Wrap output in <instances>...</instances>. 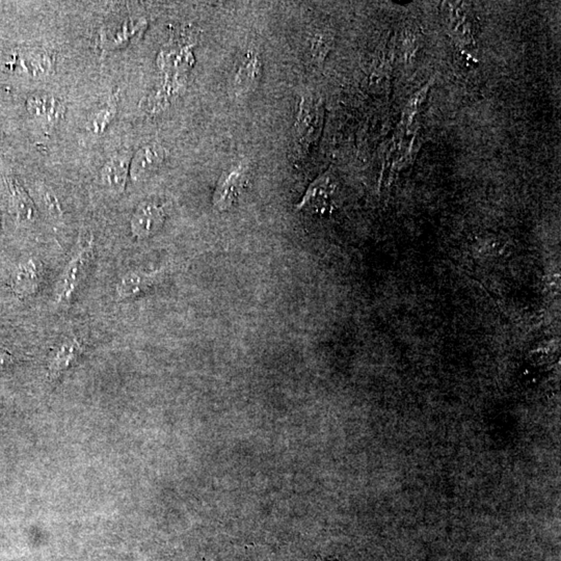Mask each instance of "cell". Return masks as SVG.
Here are the masks:
<instances>
[{
	"mask_svg": "<svg viewBox=\"0 0 561 561\" xmlns=\"http://www.w3.org/2000/svg\"><path fill=\"white\" fill-rule=\"evenodd\" d=\"M93 253V239L79 247L64 268L56 291V303L66 305L72 301L81 280L87 274Z\"/></svg>",
	"mask_w": 561,
	"mask_h": 561,
	"instance_id": "obj_1",
	"label": "cell"
},
{
	"mask_svg": "<svg viewBox=\"0 0 561 561\" xmlns=\"http://www.w3.org/2000/svg\"><path fill=\"white\" fill-rule=\"evenodd\" d=\"M12 362H14V357H12V353L6 350L0 351V369L8 367L10 364H12Z\"/></svg>",
	"mask_w": 561,
	"mask_h": 561,
	"instance_id": "obj_16",
	"label": "cell"
},
{
	"mask_svg": "<svg viewBox=\"0 0 561 561\" xmlns=\"http://www.w3.org/2000/svg\"><path fill=\"white\" fill-rule=\"evenodd\" d=\"M166 153L161 145L148 143L137 151L130 162L129 175L133 180L143 178L159 168L163 162Z\"/></svg>",
	"mask_w": 561,
	"mask_h": 561,
	"instance_id": "obj_4",
	"label": "cell"
},
{
	"mask_svg": "<svg viewBox=\"0 0 561 561\" xmlns=\"http://www.w3.org/2000/svg\"><path fill=\"white\" fill-rule=\"evenodd\" d=\"M261 74V62L256 52L249 51L241 58L235 73L234 87L238 93L253 91Z\"/></svg>",
	"mask_w": 561,
	"mask_h": 561,
	"instance_id": "obj_8",
	"label": "cell"
},
{
	"mask_svg": "<svg viewBox=\"0 0 561 561\" xmlns=\"http://www.w3.org/2000/svg\"><path fill=\"white\" fill-rule=\"evenodd\" d=\"M130 162L126 156H116L108 160L100 172L102 185L110 193H121L126 187Z\"/></svg>",
	"mask_w": 561,
	"mask_h": 561,
	"instance_id": "obj_7",
	"label": "cell"
},
{
	"mask_svg": "<svg viewBox=\"0 0 561 561\" xmlns=\"http://www.w3.org/2000/svg\"><path fill=\"white\" fill-rule=\"evenodd\" d=\"M166 211L153 202L141 203L131 217V232L137 238H148L155 234L163 224Z\"/></svg>",
	"mask_w": 561,
	"mask_h": 561,
	"instance_id": "obj_2",
	"label": "cell"
},
{
	"mask_svg": "<svg viewBox=\"0 0 561 561\" xmlns=\"http://www.w3.org/2000/svg\"><path fill=\"white\" fill-rule=\"evenodd\" d=\"M116 114L114 106H107L103 109L99 110L97 114L93 116L91 121V129L95 133H100L105 129V127L112 122Z\"/></svg>",
	"mask_w": 561,
	"mask_h": 561,
	"instance_id": "obj_14",
	"label": "cell"
},
{
	"mask_svg": "<svg viewBox=\"0 0 561 561\" xmlns=\"http://www.w3.org/2000/svg\"><path fill=\"white\" fill-rule=\"evenodd\" d=\"M243 172V166L238 164L222 175L213 195V205L216 209H229L236 201L242 187Z\"/></svg>",
	"mask_w": 561,
	"mask_h": 561,
	"instance_id": "obj_3",
	"label": "cell"
},
{
	"mask_svg": "<svg viewBox=\"0 0 561 561\" xmlns=\"http://www.w3.org/2000/svg\"><path fill=\"white\" fill-rule=\"evenodd\" d=\"M84 350L82 341L78 338L66 339L56 349L49 365V373L51 377H56L66 371Z\"/></svg>",
	"mask_w": 561,
	"mask_h": 561,
	"instance_id": "obj_10",
	"label": "cell"
},
{
	"mask_svg": "<svg viewBox=\"0 0 561 561\" xmlns=\"http://www.w3.org/2000/svg\"><path fill=\"white\" fill-rule=\"evenodd\" d=\"M27 109L33 116L47 123L58 122L64 118L66 107L57 98L48 93H37L27 100Z\"/></svg>",
	"mask_w": 561,
	"mask_h": 561,
	"instance_id": "obj_9",
	"label": "cell"
},
{
	"mask_svg": "<svg viewBox=\"0 0 561 561\" xmlns=\"http://www.w3.org/2000/svg\"><path fill=\"white\" fill-rule=\"evenodd\" d=\"M41 283L39 268L35 260H27L24 263H21L12 274L10 280V287L12 292L17 296L23 297L30 296L35 294L39 289Z\"/></svg>",
	"mask_w": 561,
	"mask_h": 561,
	"instance_id": "obj_6",
	"label": "cell"
},
{
	"mask_svg": "<svg viewBox=\"0 0 561 561\" xmlns=\"http://www.w3.org/2000/svg\"><path fill=\"white\" fill-rule=\"evenodd\" d=\"M6 181L12 195V206L19 220L23 222H35L37 217V211L26 191L15 179L8 178Z\"/></svg>",
	"mask_w": 561,
	"mask_h": 561,
	"instance_id": "obj_13",
	"label": "cell"
},
{
	"mask_svg": "<svg viewBox=\"0 0 561 561\" xmlns=\"http://www.w3.org/2000/svg\"><path fill=\"white\" fill-rule=\"evenodd\" d=\"M161 271L162 270L127 272L116 284V296L120 301H124L141 294L157 282Z\"/></svg>",
	"mask_w": 561,
	"mask_h": 561,
	"instance_id": "obj_5",
	"label": "cell"
},
{
	"mask_svg": "<svg viewBox=\"0 0 561 561\" xmlns=\"http://www.w3.org/2000/svg\"><path fill=\"white\" fill-rule=\"evenodd\" d=\"M42 197H43L44 204H45L46 210L48 214L51 215L53 218H60L62 216V206L56 197L55 193L51 189L45 187L43 193H42Z\"/></svg>",
	"mask_w": 561,
	"mask_h": 561,
	"instance_id": "obj_15",
	"label": "cell"
},
{
	"mask_svg": "<svg viewBox=\"0 0 561 561\" xmlns=\"http://www.w3.org/2000/svg\"><path fill=\"white\" fill-rule=\"evenodd\" d=\"M308 96L301 98L299 103V112H297L296 122H295V133L299 137V141L303 143V147H308L311 141L312 136L315 134V128L317 127L316 121L318 116L315 106L312 105Z\"/></svg>",
	"mask_w": 561,
	"mask_h": 561,
	"instance_id": "obj_11",
	"label": "cell"
},
{
	"mask_svg": "<svg viewBox=\"0 0 561 561\" xmlns=\"http://www.w3.org/2000/svg\"><path fill=\"white\" fill-rule=\"evenodd\" d=\"M332 193V183L328 174L318 177L305 191L303 199L296 205L297 210L305 207H322L326 205L330 193Z\"/></svg>",
	"mask_w": 561,
	"mask_h": 561,
	"instance_id": "obj_12",
	"label": "cell"
}]
</instances>
